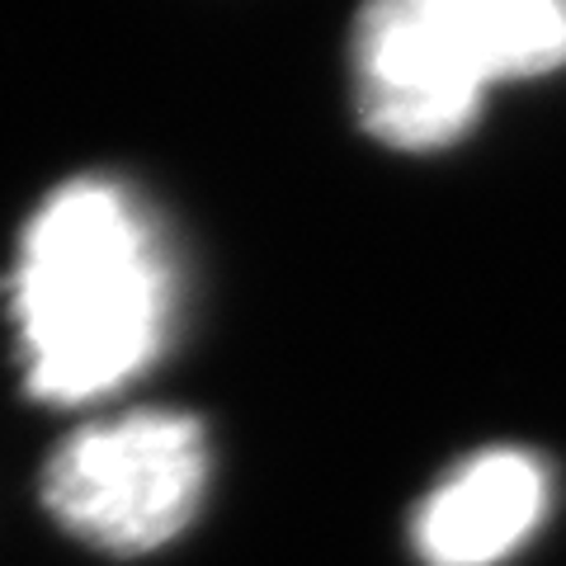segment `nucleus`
<instances>
[{
  "label": "nucleus",
  "instance_id": "obj_1",
  "mask_svg": "<svg viewBox=\"0 0 566 566\" xmlns=\"http://www.w3.org/2000/svg\"><path fill=\"white\" fill-rule=\"evenodd\" d=\"M6 293L24 392L57 411L142 378L180 316L166 227L114 175H76L33 208Z\"/></svg>",
  "mask_w": 566,
  "mask_h": 566
},
{
  "label": "nucleus",
  "instance_id": "obj_2",
  "mask_svg": "<svg viewBox=\"0 0 566 566\" xmlns=\"http://www.w3.org/2000/svg\"><path fill=\"white\" fill-rule=\"evenodd\" d=\"M566 71V0H364L349 24L359 128L392 151L463 142L486 95Z\"/></svg>",
  "mask_w": 566,
  "mask_h": 566
},
{
  "label": "nucleus",
  "instance_id": "obj_3",
  "mask_svg": "<svg viewBox=\"0 0 566 566\" xmlns=\"http://www.w3.org/2000/svg\"><path fill=\"white\" fill-rule=\"evenodd\" d=\"M212 482L208 424L189 411H123L76 424L48 453V520L104 557H151L199 520Z\"/></svg>",
  "mask_w": 566,
  "mask_h": 566
},
{
  "label": "nucleus",
  "instance_id": "obj_4",
  "mask_svg": "<svg viewBox=\"0 0 566 566\" xmlns=\"http://www.w3.org/2000/svg\"><path fill=\"white\" fill-rule=\"evenodd\" d=\"M553 505L547 463L528 449L463 458L411 515V547L424 566H501L538 534Z\"/></svg>",
  "mask_w": 566,
  "mask_h": 566
}]
</instances>
